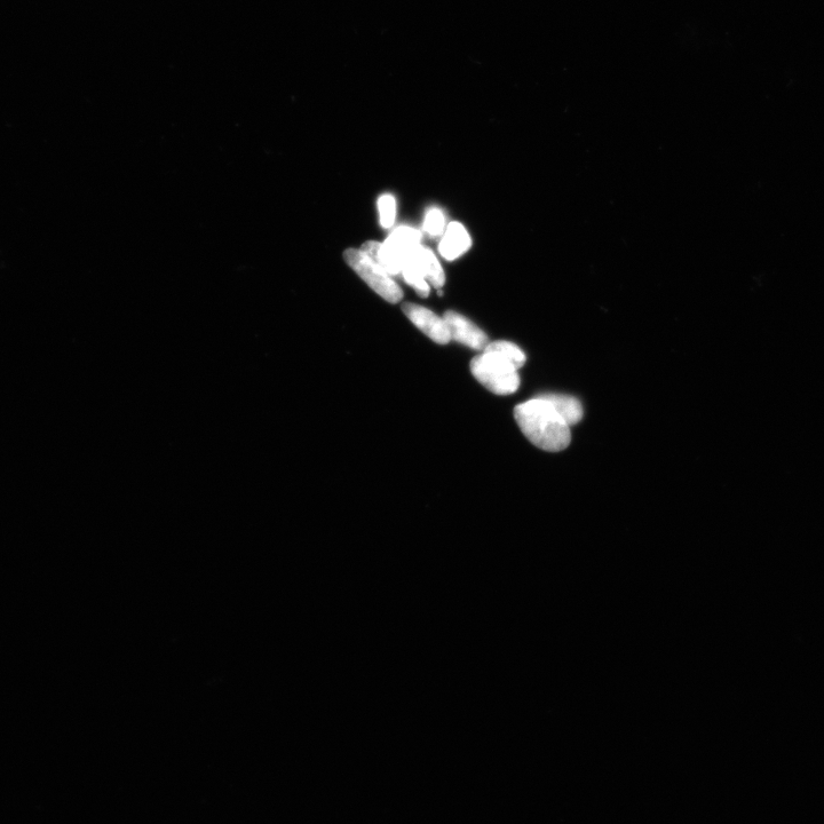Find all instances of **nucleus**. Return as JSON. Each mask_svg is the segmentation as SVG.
Returning <instances> with one entry per match:
<instances>
[{
	"label": "nucleus",
	"instance_id": "6",
	"mask_svg": "<svg viewBox=\"0 0 824 824\" xmlns=\"http://www.w3.org/2000/svg\"><path fill=\"white\" fill-rule=\"evenodd\" d=\"M410 257L415 261L419 272L422 273L425 280L431 283L434 288L440 289L443 285H445V272H443L439 260L435 257L431 250L426 249L419 244L417 247L412 249L410 252Z\"/></svg>",
	"mask_w": 824,
	"mask_h": 824
},
{
	"label": "nucleus",
	"instance_id": "7",
	"mask_svg": "<svg viewBox=\"0 0 824 824\" xmlns=\"http://www.w3.org/2000/svg\"><path fill=\"white\" fill-rule=\"evenodd\" d=\"M471 243V237L464 226L451 223L439 245V250L442 257L455 260L471 248Z\"/></svg>",
	"mask_w": 824,
	"mask_h": 824
},
{
	"label": "nucleus",
	"instance_id": "1",
	"mask_svg": "<svg viewBox=\"0 0 824 824\" xmlns=\"http://www.w3.org/2000/svg\"><path fill=\"white\" fill-rule=\"evenodd\" d=\"M526 355L520 348L505 340L489 343L483 353L471 362L472 375L488 391L509 395L518 391V370L525 366Z\"/></svg>",
	"mask_w": 824,
	"mask_h": 824
},
{
	"label": "nucleus",
	"instance_id": "8",
	"mask_svg": "<svg viewBox=\"0 0 824 824\" xmlns=\"http://www.w3.org/2000/svg\"><path fill=\"white\" fill-rule=\"evenodd\" d=\"M544 399L550 401L556 408L559 415L565 419L569 426L576 425L582 421L584 411L580 401L574 396L562 394H543Z\"/></svg>",
	"mask_w": 824,
	"mask_h": 824
},
{
	"label": "nucleus",
	"instance_id": "4",
	"mask_svg": "<svg viewBox=\"0 0 824 824\" xmlns=\"http://www.w3.org/2000/svg\"><path fill=\"white\" fill-rule=\"evenodd\" d=\"M402 311L415 326L431 338L433 342L446 345L450 342V334L445 320L423 306L406 303Z\"/></svg>",
	"mask_w": 824,
	"mask_h": 824
},
{
	"label": "nucleus",
	"instance_id": "11",
	"mask_svg": "<svg viewBox=\"0 0 824 824\" xmlns=\"http://www.w3.org/2000/svg\"><path fill=\"white\" fill-rule=\"evenodd\" d=\"M378 208L380 213V223L384 228H391L395 223L396 202L391 195H384L379 198Z\"/></svg>",
	"mask_w": 824,
	"mask_h": 824
},
{
	"label": "nucleus",
	"instance_id": "3",
	"mask_svg": "<svg viewBox=\"0 0 824 824\" xmlns=\"http://www.w3.org/2000/svg\"><path fill=\"white\" fill-rule=\"evenodd\" d=\"M344 259L348 266L353 268L361 276V279L388 303H399L403 298V292L399 285L366 252L348 249L344 252Z\"/></svg>",
	"mask_w": 824,
	"mask_h": 824
},
{
	"label": "nucleus",
	"instance_id": "9",
	"mask_svg": "<svg viewBox=\"0 0 824 824\" xmlns=\"http://www.w3.org/2000/svg\"><path fill=\"white\" fill-rule=\"evenodd\" d=\"M401 273L403 274L404 280L417 291L419 296L422 298L429 297L431 291L429 282H427L422 273L419 272L415 261L410 257V253L409 256L402 261Z\"/></svg>",
	"mask_w": 824,
	"mask_h": 824
},
{
	"label": "nucleus",
	"instance_id": "5",
	"mask_svg": "<svg viewBox=\"0 0 824 824\" xmlns=\"http://www.w3.org/2000/svg\"><path fill=\"white\" fill-rule=\"evenodd\" d=\"M443 320L447 324L450 338L455 342L470 347L472 350H485L488 346V337L485 332L465 316L448 311L443 316Z\"/></svg>",
	"mask_w": 824,
	"mask_h": 824
},
{
	"label": "nucleus",
	"instance_id": "12",
	"mask_svg": "<svg viewBox=\"0 0 824 824\" xmlns=\"http://www.w3.org/2000/svg\"><path fill=\"white\" fill-rule=\"evenodd\" d=\"M424 229L432 236L442 234L443 229H445V216H443V213L438 209L427 212Z\"/></svg>",
	"mask_w": 824,
	"mask_h": 824
},
{
	"label": "nucleus",
	"instance_id": "2",
	"mask_svg": "<svg viewBox=\"0 0 824 824\" xmlns=\"http://www.w3.org/2000/svg\"><path fill=\"white\" fill-rule=\"evenodd\" d=\"M514 417L522 433L537 448L559 453L572 441L570 426L543 396L519 404Z\"/></svg>",
	"mask_w": 824,
	"mask_h": 824
},
{
	"label": "nucleus",
	"instance_id": "10",
	"mask_svg": "<svg viewBox=\"0 0 824 824\" xmlns=\"http://www.w3.org/2000/svg\"><path fill=\"white\" fill-rule=\"evenodd\" d=\"M361 250L366 252L367 255L374 260L376 264L382 267L388 275H398L401 273L400 268L393 263L390 257H388L382 243L368 241L363 244Z\"/></svg>",
	"mask_w": 824,
	"mask_h": 824
}]
</instances>
